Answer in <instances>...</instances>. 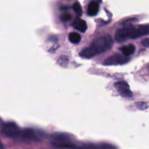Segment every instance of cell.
I'll return each instance as SVG.
<instances>
[{
	"mask_svg": "<svg viewBox=\"0 0 149 149\" xmlns=\"http://www.w3.org/2000/svg\"><path fill=\"white\" fill-rule=\"evenodd\" d=\"M99 11V4L95 1H93L89 4L87 8V14L90 16H95Z\"/></svg>",
	"mask_w": 149,
	"mask_h": 149,
	"instance_id": "ba28073f",
	"label": "cell"
},
{
	"mask_svg": "<svg viewBox=\"0 0 149 149\" xmlns=\"http://www.w3.org/2000/svg\"><path fill=\"white\" fill-rule=\"evenodd\" d=\"M129 56H126L125 55L120 54H114L111 56L106 58L104 61V65H122V64L127 63L130 61Z\"/></svg>",
	"mask_w": 149,
	"mask_h": 149,
	"instance_id": "5b68a950",
	"label": "cell"
},
{
	"mask_svg": "<svg viewBox=\"0 0 149 149\" xmlns=\"http://www.w3.org/2000/svg\"><path fill=\"white\" fill-rule=\"evenodd\" d=\"M1 132L7 138H16L21 135L22 131L20 127L14 122H7L2 127Z\"/></svg>",
	"mask_w": 149,
	"mask_h": 149,
	"instance_id": "277c9868",
	"label": "cell"
},
{
	"mask_svg": "<svg viewBox=\"0 0 149 149\" xmlns=\"http://www.w3.org/2000/svg\"><path fill=\"white\" fill-rule=\"evenodd\" d=\"M120 49L123 55H126V56H130L135 52V47L133 45H129L123 46L120 48Z\"/></svg>",
	"mask_w": 149,
	"mask_h": 149,
	"instance_id": "8fae6325",
	"label": "cell"
},
{
	"mask_svg": "<svg viewBox=\"0 0 149 149\" xmlns=\"http://www.w3.org/2000/svg\"><path fill=\"white\" fill-rule=\"evenodd\" d=\"M74 26L76 29L79 31L81 33H84L87 29V25L85 20H81V19H78L75 23H74Z\"/></svg>",
	"mask_w": 149,
	"mask_h": 149,
	"instance_id": "30bf717a",
	"label": "cell"
},
{
	"mask_svg": "<svg viewBox=\"0 0 149 149\" xmlns=\"http://www.w3.org/2000/svg\"><path fill=\"white\" fill-rule=\"evenodd\" d=\"M146 35H149V24L127 26L121 28L116 31L115 33V39L118 42H122L127 39H135Z\"/></svg>",
	"mask_w": 149,
	"mask_h": 149,
	"instance_id": "7a4b0ae2",
	"label": "cell"
},
{
	"mask_svg": "<svg viewBox=\"0 0 149 149\" xmlns=\"http://www.w3.org/2000/svg\"><path fill=\"white\" fill-rule=\"evenodd\" d=\"M69 41L73 44H78L81 41V36L79 33H77L76 32H72L68 36Z\"/></svg>",
	"mask_w": 149,
	"mask_h": 149,
	"instance_id": "7c38bea8",
	"label": "cell"
},
{
	"mask_svg": "<svg viewBox=\"0 0 149 149\" xmlns=\"http://www.w3.org/2000/svg\"><path fill=\"white\" fill-rule=\"evenodd\" d=\"M81 149H116V148L109 143H91L83 146Z\"/></svg>",
	"mask_w": 149,
	"mask_h": 149,
	"instance_id": "52a82bcc",
	"label": "cell"
},
{
	"mask_svg": "<svg viewBox=\"0 0 149 149\" xmlns=\"http://www.w3.org/2000/svg\"><path fill=\"white\" fill-rule=\"evenodd\" d=\"M21 135L23 138L27 140H30V141H35L37 140V137H36V133H35L34 130L31 129H26L21 132Z\"/></svg>",
	"mask_w": 149,
	"mask_h": 149,
	"instance_id": "9c48e42d",
	"label": "cell"
},
{
	"mask_svg": "<svg viewBox=\"0 0 149 149\" xmlns=\"http://www.w3.org/2000/svg\"><path fill=\"white\" fill-rule=\"evenodd\" d=\"M73 8H74V10L75 11L76 14L78 16H81V14H82V9H81V5L79 2H75L74 4V6H73Z\"/></svg>",
	"mask_w": 149,
	"mask_h": 149,
	"instance_id": "4fadbf2b",
	"label": "cell"
},
{
	"mask_svg": "<svg viewBox=\"0 0 149 149\" xmlns=\"http://www.w3.org/2000/svg\"><path fill=\"white\" fill-rule=\"evenodd\" d=\"M54 142L52 143L55 146L63 148H75L74 144L71 143V138L68 135L63 133H57L52 136Z\"/></svg>",
	"mask_w": 149,
	"mask_h": 149,
	"instance_id": "3957f363",
	"label": "cell"
},
{
	"mask_svg": "<svg viewBox=\"0 0 149 149\" xmlns=\"http://www.w3.org/2000/svg\"><path fill=\"white\" fill-rule=\"evenodd\" d=\"M71 18H72L71 15L68 13H64L61 15V20H62L63 22H68L69 21Z\"/></svg>",
	"mask_w": 149,
	"mask_h": 149,
	"instance_id": "5bb4252c",
	"label": "cell"
},
{
	"mask_svg": "<svg viewBox=\"0 0 149 149\" xmlns=\"http://www.w3.org/2000/svg\"><path fill=\"white\" fill-rule=\"evenodd\" d=\"M141 44H142L144 47H149V38H146V39H145L144 40H143Z\"/></svg>",
	"mask_w": 149,
	"mask_h": 149,
	"instance_id": "9a60e30c",
	"label": "cell"
},
{
	"mask_svg": "<svg viewBox=\"0 0 149 149\" xmlns=\"http://www.w3.org/2000/svg\"><path fill=\"white\" fill-rule=\"evenodd\" d=\"M115 87L117 90L118 93H119L121 96L127 98H130L132 97V91L130 89V86L126 81H119L115 83Z\"/></svg>",
	"mask_w": 149,
	"mask_h": 149,
	"instance_id": "8992f818",
	"label": "cell"
},
{
	"mask_svg": "<svg viewBox=\"0 0 149 149\" xmlns=\"http://www.w3.org/2000/svg\"><path fill=\"white\" fill-rule=\"evenodd\" d=\"M113 46V39L109 35H103L96 38L90 46L84 48L79 52L83 58H92L98 54L109 50Z\"/></svg>",
	"mask_w": 149,
	"mask_h": 149,
	"instance_id": "6da1fadb",
	"label": "cell"
}]
</instances>
